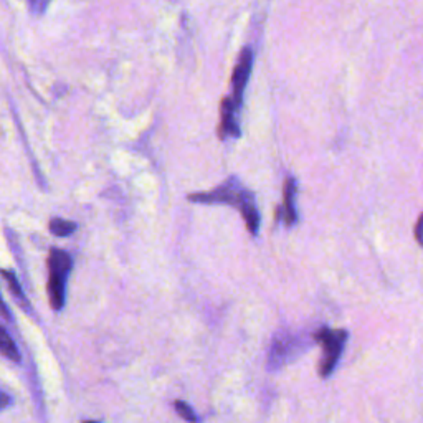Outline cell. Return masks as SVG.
<instances>
[{
    "label": "cell",
    "mask_w": 423,
    "mask_h": 423,
    "mask_svg": "<svg viewBox=\"0 0 423 423\" xmlns=\"http://www.w3.org/2000/svg\"><path fill=\"white\" fill-rule=\"evenodd\" d=\"M0 354L5 355V358L10 360H14V363H20V360H22L17 346H15L14 339L10 338V334L5 331L4 326H0Z\"/></svg>",
    "instance_id": "ba28073f"
},
{
    "label": "cell",
    "mask_w": 423,
    "mask_h": 423,
    "mask_svg": "<svg viewBox=\"0 0 423 423\" xmlns=\"http://www.w3.org/2000/svg\"><path fill=\"white\" fill-rule=\"evenodd\" d=\"M10 397L7 394H4V392H0V410L7 409V407L10 405Z\"/></svg>",
    "instance_id": "9a60e30c"
},
{
    "label": "cell",
    "mask_w": 423,
    "mask_h": 423,
    "mask_svg": "<svg viewBox=\"0 0 423 423\" xmlns=\"http://www.w3.org/2000/svg\"><path fill=\"white\" fill-rule=\"evenodd\" d=\"M83 423H100V422H93V420H90V422H83Z\"/></svg>",
    "instance_id": "2e32d148"
},
{
    "label": "cell",
    "mask_w": 423,
    "mask_h": 423,
    "mask_svg": "<svg viewBox=\"0 0 423 423\" xmlns=\"http://www.w3.org/2000/svg\"><path fill=\"white\" fill-rule=\"evenodd\" d=\"M0 314L4 316L5 319L7 321H12V316H10V313H9V308H7V304L4 303V299L0 298Z\"/></svg>",
    "instance_id": "5bb4252c"
},
{
    "label": "cell",
    "mask_w": 423,
    "mask_h": 423,
    "mask_svg": "<svg viewBox=\"0 0 423 423\" xmlns=\"http://www.w3.org/2000/svg\"><path fill=\"white\" fill-rule=\"evenodd\" d=\"M301 338L294 336L288 331H282V333L274 334L273 343L269 346L268 353V369L269 370H278L288 363L296 358L298 350L304 349V344L301 343Z\"/></svg>",
    "instance_id": "277c9868"
},
{
    "label": "cell",
    "mask_w": 423,
    "mask_h": 423,
    "mask_svg": "<svg viewBox=\"0 0 423 423\" xmlns=\"http://www.w3.org/2000/svg\"><path fill=\"white\" fill-rule=\"evenodd\" d=\"M220 139L227 137H240V124L237 121V106L232 98H223L220 106V126H218Z\"/></svg>",
    "instance_id": "8992f818"
},
{
    "label": "cell",
    "mask_w": 423,
    "mask_h": 423,
    "mask_svg": "<svg viewBox=\"0 0 423 423\" xmlns=\"http://www.w3.org/2000/svg\"><path fill=\"white\" fill-rule=\"evenodd\" d=\"M188 200L196 203H227L235 207L242 213L245 225L252 235H257L259 230V212L257 207V198L253 192L242 186L237 177H228L217 188L210 192H197L188 196Z\"/></svg>",
    "instance_id": "6da1fadb"
},
{
    "label": "cell",
    "mask_w": 423,
    "mask_h": 423,
    "mask_svg": "<svg viewBox=\"0 0 423 423\" xmlns=\"http://www.w3.org/2000/svg\"><path fill=\"white\" fill-rule=\"evenodd\" d=\"M76 223L75 222H70V220H65V218H52L50 220V232L53 233L55 237H70L73 235L75 230H76Z\"/></svg>",
    "instance_id": "30bf717a"
},
{
    "label": "cell",
    "mask_w": 423,
    "mask_h": 423,
    "mask_svg": "<svg viewBox=\"0 0 423 423\" xmlns=\"http://www.w3.org/2000/svg\"><path fill=\"white\" fill-rule=\"evenodd\" d=\"M252 66H253V52L252 48H243L240 53V58L237 61L235 70L232 73V101L235 103L237 109L242 108L243 105V95L245 88H247L250 75H252Z\"/></svg>",
    "instance_id": "5b68a950"
},
{
    "label": "cell",
    "mask_w": 423,
    "mask_h": 423,
    "mask_svg": "<svg viewBox=\"0 0 423 423\" xmlns=\"http://www.w3.org/2000/svg\"><path fill=\"white\" fill-rule=\"evenodd\" d=\"M174 407H176L177 414H179L183 420H187V422H191V423H197L198 422L196 412H193L192 407L188 405V404H186V402L176 400L174 402Z\"/></svg>",
    "instance_id": "8fae6325"
},
{
    "label": "cell",
    "mask_w": 423,
    "mask_h": 423,
    "mask_svg": "<svg viewBox=\"0 0 423 423\" xmlns=\"http://www.w3.org/2000/svg\"><path fill=\"white\" fill-rule=\"evenodd\" d=\"M0 274H2V278L5 279V283L9 284V289L10 293L14 294V298L17 299V303L22 306L23 309L28 308V303H27V298H25V294L22 291V287H20L17 277H15L14 272H9V269H0Z\"/></svg>",
    "instance_id": "9c48e42d"
},
{
    "label": "cell",
    "mask_w": 423,
    "mask_h": 423,
    "mask_svg": "<svg viewBox=\"0 0 423 423\" xmlns=\"http://www.w3.org/2000/svg\"><path fill=\"white\" fill-rule=\"evenodd\" d=\"M50 2H52V0H27L28 9L32 10V14H35V15L45 14V10L48 9Z\"/></svg>",
    "instance_id": "7c38bea8"
},
{
    "label": "cell",
    "mask_w": 423,
    "mask_h": 423,
    "mask_svg": "<svg viewBox=\"0 0 423 423\" xmlns=\"http://www.w3.org/2000/svg\"><path fill=\"white\" fill-rule=\"evenodd\" d=\"M415 238H417V242H419L423 247V213L415 225Z\"/></svg>",
    "instance_id": "4fadbf2b"
},
{
    "label": "cell",
    "mask_w": 423,
    "mask_h": 423,
    "mask_svg": "<svg viewBox=\"0 0 423 423\" xmlns=\"http://www.w3.org/2000/svg\"><path fill=\"white\" fill-rule=\"evenodd\" d=\"M73 268L70 255L60 248L50 250L48 255V298L55 311H61L66 301V279Z\"/></svg>",
    "instance_id": "7a4b0ae2"
},
{
    "label": "cell",
    "mask_w": 423,
    "mask_h": 423,
    "mask_svg": "<svg viewBox=\"0 0 423 423\" xmlns=\"http://www.w3.org/2000/svg\"><path fill=\"white\" fill-rule=\"evenodd\" d=\"M313 339L323 346V359L319 363V375L323 379H328L336 370V367H338L344 346L349 339V333L344 329L321 328L319 331H316Z\"/></svg>",
    "instance_id": "3957f363"
},
{
    "label": "cell",
    "mask_w": 423,
    "mask_h": 423,
    "mask_svg": "<svg viewBox=\"0 0 423 423\" xmlns=\"http://www.w3.org/2000/svg\"><path fill=\"white\" fill-rule=\"evenodd\" d=\"M296 192H298L296 181H294L293 177H288L287 182H284V193H283V220L288 227H291L298 222Z\"/></svg>",
    "instance_id": "52a82bcc"
}]
</instances>
